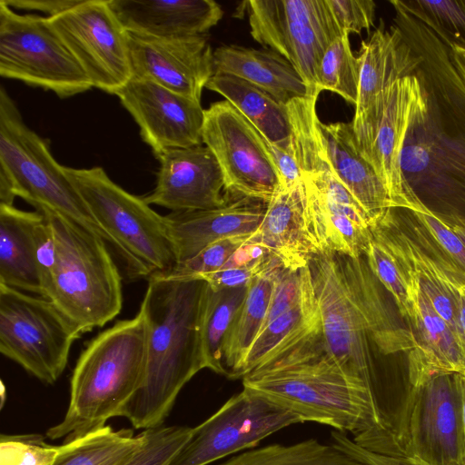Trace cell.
<instances>
[{
	"label": "cell",
	"instance_id": "cell-1",
	"mask_svg": "<svg viewBox=\"0 0 465 465\" xmlns=\"http://www.w3.org/2000/svg\"><path fill=\"white\" fill-rule=\"evenodd\" d=\"M242 385L292 411L302 422L352 433L360 446L392 435L369 386L329 354L322 333L249 372Z\"/></svg>",
	"mask_w": 465,
	"mask_h": 465
},
{
	"label": "cell",
	"instance_id": "cell-2",
	"mask_svg": "<svg viewBox=\"0 0 465 465\" xmlns=\"http://www.w3.org/2000/svg\"><path fill=\"white\" fill-rule=\"evenodd\" d=\"M207 282L153 275L140 310L148 325L145 376L122 411L135 429L163 425L183 386L204 369L200 320Z\"/></svg>",
	"mask_w": 465,
	"mask_h": 465
},
{
	"label": "cell",
	"instance_id": "cell-3",
	"mask_svg": "<svg viewBox=\"0 0 465 465\" xmlns=\"http://www.w3.org/2000/svg\"><path fill=\"white\" fill-rule=\"evenodd\" d=\"M148 334L145 316L139 310L134 318L117 321L87 343L70 379L64 418L47 430L46 437L69 440L121 416L143 385Z\"/></svg>",
	"mask_w": 465,
	"mask_h": 465
},
{
	"label": "cell",
	"instance_id": "cell-4",
	"mask_svg": "<svg viewBox=\"0 0 465 465\" xmlns=\"http://www.w3.org/2000/svg\"><path fill=\"white\" fill-rule=\"evenodd\" d=\"M49 221L55 261L45 299L83 334L114 320L123 307V285L106 242L74 221L39 208Z\"/></svg>",
	"mask_w": 465,
	"mask_h": 465
},
{
	"label": "cell",
	"instance_id": "cell-5",
	"mask_svg": "<svg viewBox=\"0 0 465 465\" xmlns=\"http://www.w3.org/2000/svg\"><path fill=\"white\" fill-rule=\"evenodd\" d=\"M21 197L35 210L56 212L93 232L116 251L114 240L90 213L64 166L53 157L45 140L30 129L2 86L0 90V203Z\"/></svg>",
	"mask_w": 465,
	"mask_h": 465
},
{
	"label": "cell",
	"instance_id": "cell-6",
	"mask_svg": "<svg viewBox=\"0 0 465 465\" xmlns=\"http://www.w3.org/2000/svg\"><path fill=\"white\" fill-rule=\"evenodd\" d=\"M64 171L131 274L150 278L173 270L177 261L164 216L113 182L102 167Z\"/></svg>",
	"mask_w": 465,
	"mask_h": 465
},
{
	"label": "cell",
	"instance_id": "cell-7",
	"mask_svg": "<svg viewBox=\"0 0 465 465\" xmlns=\"http://www.w3.org/2000/svg\"><path fill=\"white\" fill-rule=\"evenodd\" d=\"M427 105L419 77L410 75L388 86L351 122L358 149L385 185L392 208L420 212L426 206L403 175L401 153L410 127Z\"/></svg>",
	"mask_w": 465,
	"mask_h": 465
},
{
	"label": "cell",
	"instance_id": "cell-8",
	"mask_svg": "<svg viewBox=\"0 0 465 465\" xmlns=\"http://www.w3.org/2000/svg\"><path fill=\"white\" fill-rule=\"evenodd\" d=\"M81 335L50 300L0 284V352L40 381L58 380Z\"/></svg>",
	"mask_w": 465,
	"mask_h": 465
},
{
	"label": "cell",
	"instance_id": "cell-9",
	"mask_svg": "<svg viewBox=\"0 0 465 465\" xmlns=\"http://www.w3.org/2000/svg\"><path fill=\"white\" fill-rule=\"evenodd\" d=\"M398 453L427 465H465L460 374L411 385L393 436Z\"/></svg>",
	"mask_w": 465,
	"mask_h": 465
},
{
	"label": "cell",
	"instance_id": "cell-10",
	"mask_svg": "<svg viewBox=\"0 0 465 465\" xmlns=\"http://www.w3.org/2000/svg\"><path fill=\"white\" fill-rule=\"evenodd\" d=\"M0 74L60 98L93 87L48 17L19 15L0 1Z\"/></svg>",
	"mask_w": 465,
	"mask_h": 465
},
{
	"label": "cell",
	"instance_id": "cell-11",
	"mask_svg": "<svg viewBox=\"0 0 465 465\" xmlns=\"http://www.w3.org/2000/svg\"><path fill=\"white\" fill-rule=\"evenodd\" d=\"M251 35L284 57L319 96L317 72L329 45L343 32L327 0H247L238 7Z\"/></svg>",
	"mask_w": 465,
	"mask_h": 465
},
{
	"label": "cell",
	"instance_id": "cell-12",
	"mask_svg": "<svg viewBox=\"0 0 465 465\" xmlns=\"http://www.w3.org/2000/svg\"><path fill=\"white\" fill-rule=\"evenodd\" d=\"M203 143L215 156L226 193L268 203L281 185L263 136L228 101L204 110Z\"/></svg>",
	"mask_w": 465,
	"mask_h": 465
},
{
	"label": "cell",
	"instance_id": "cell-13",
	"mask_svg": "<svg viewBox=\"0 0 465 465\" xmlns=\"http://www.w3.org/2000/svg\"><path fill=\"white\" fill-rule=\"evenodd\" d=\"M48 19L93 87L115 94L133 78L129 32L108 0H83Z\"/></svg>",
	"mask_w": 465,
	"mask_h": 465
},
{
	"label": "cell",
	"instance_id": "cell-14",
	"mask_svg": "<svg viewBox=\"0 0 465 465\" xmlns=\"http://www.w3.org/2000/svg\"><path fill=\"white\" fill-rule=\"evenodd\" d=\"M300 422L292 411L243 388L210 418L192 428L168 465H207L254 447L271 434Z\"/></svg>",
	"mask_w": 465,
	"mask_h": 465
},
{
	"label": "cell",
	"instance_id": "cell-15",
	"mask_svg": "<svg viewBox=\"0 0 465 465\" xmlns=\"http://www.w3.org/2000/svg\"><path fill=\"white\" fill-rule=\"evenodd\" d=\"M309 267L326 350L347 373L369 386L376 401L368 332L346 287L336 254L319 252L311 259Z\"/></svg>",
	"mask_w": 465,
	"mask_h": 465
},
{
	"label": "cell",
	"instance_id": "cell-16",
	"mask_svg": "<svg viewBox=\"0 0 465 465\" xmlns=\"http://www.w3.org/2000/svg\"><path fill=\"white\" fill-rule=\"evenodd\" d=\"M115 95L138 124L142 139L154 156L169 149L203 144L201 103L135 77Z\"/></svg>",
	"mask_w": 465,
	"mask_h": 465
},
{
	"label": "cell",
	"instance_id": "cell-17",
	"mask_svg": "<svg viewBox=\"0 0 465 465\" xmlns=\"http://www.w3.org/2000/svg\"><path fill=\"white\" fill-rule=\"evenodd\" d=\"M129 44L133 77L201 103L213 74V51L205 35L155 38L129 33Z\"/></svg>",
	"mask_w": 465,
	"mask_h": 465
},
{
	"label": "cell",
	"instance_id": "cell-18",
	"mask_svg": "<svg viewBox=\"0 0 465 465\" xmlns=\"http://www.w3.org/2000/svg\"><path fill=\"white\" fill-rule=\"evenodd\" d=\"M159 162L154 189L143 197L172 212L217 208L229 193L220 165L205 145L174 148L155 156Z\"/></svg>",
	"mask_w": 465,
	"mask_h": 465
},
{
	"label": "cell",
	"instance_id": "cell-19",
	"mask_svg": "<svg viewBox=\"0 0 465 465\" xmlns=\"http://www.w3.org/2000/svg\"><path fill=\"white\" fill-rule=\"evenodd\" d=\"M266 206L264 202L229 193L220 207L164 215L177 263L221 239L252 234L263 220Z\"/></svg>",
	"mask_w": 465,
	"mask_h": 465
},
{
	"label": "cell",
	"instance_id": "cell-20",
	"mask_svg": "<svg viewBox=\"0 0 465 465\" xmlns=\"http://www.w3.org/2000/svg\"><path fill=\"white\" fill-rule=\"evenodd\" d=\"M246 243L266 249L285 269L297 271L309 265L320 250L308 220L303 179L278 188L267 203L261 225Z\"/></svg>",
	"mask_w": 465,
	"mask_h": 465
},
{
	"label": "cell",
	"instance_id": "cell-21",
	"mask_svg": "<svg viewBox=\"0 0 465 465\" xmlns=\"http://www.w3.org/2000/svg\"><path fill=\"white\" fill-rule=\"evenodd\" d=\"M398 258L406 268L411 286V315L408 320L413 331V345L409 354L411 384H420L443 372L465 376V351L460 341L434 310L412 271Z\"/></svg>",
	"mask_w": 465,
	"mask_h": 465
},
{
	"label": "cell",
	"instance_id": "cell-22",
	"mask_svg": "<svg viewBox=\"0 0 465 465\" xmlns=\"http://www.w3.org/2000/svg\"><path fill=\"white\" fill-rule=\"evenodd\" d=\"M124 28L155 38H184L205 34L223 15L213 0H108Z\"/></svg>",
	"mask_w": 465,
	"mask_h": 465
},
{
	"label": "cell",
	"instance_id": "cell-23",
	"mask_svg": "<svg viewBox=\"0 0 465 465\" xmlns=\"http://www.w3.org/2000/svg\"><path fill=\"white\" fill-rule=\"evenodd\" d=\"M320 130L333 173L376 223L392 205L382 181L358 149L351 123L321 122Z\"/></svg>",
	"mask_w": 465,
	"mask_h": 465
},
{
	"label": "cell",
	"instance_id": "cell-24",
	"mask_svg": "<svg viewBox=\"0 0 465 465\" xmlns=\"http://www.w3.org/2000/svg\"><path fill=\"white\" fill-rule=\"evenodd\" d=\"M213 74L243 79L283 105L295 98L316 95L284 57L266 47L219 46L213 51Z\"/></svg>",
	"mask_w": 465,
	"mask_h": 465
},
{
	"label": "cell",
	"instance_id": "cell-25",
	"mask_svg": "<svg viewBox=\"0 0 465 465\" xmlns=\"http://www.w3.org/2000/svg\"><path fill=\"white\" fill-rule=\"evenodd\" d=\"M358 59L360 86L354 115L361 114L391 84L414 75L422 61L401 30L396 25L385 29L382 21L370 38L361 42Z\"/></svg>",
	"mask_w": 465,
	"mask_h": 465
},
{
	"label": "cell",
	"instance_id": "cell-26",
	"mask_svg": "<svg viewBox=\"0 0 465 465\" xmlns=\"http://www.w3.org/2000/svg\"><path fill=\"white\" fill-rule=\"evenodd\" d=\"M302 179L308 220L320 252L354 259L365 255L372 239L369 216L363 211L324 199L309 180Z\"/></svg>",
	"mask_w": 465,
	"mask_h": 465
},
{
	"label": "cell",
	"instance_id": "cell-27",
	"mask_svg": "<svg viewBox=\"0 0 465 465\" xmlns=\"http://www.w3.org/2000/svg\"><path fill=\"white\" fill-rule=\"evenodd\" d=\"M41 218L38 211L0 204V284L43 297L35 252V230Z\"/></svg>",
	"mask_w": 465,
	"mask_h": 465
},
{
	"label": "cell",
	"instance_id": "cell-28",
	"mask_svg": "<svg viewBox=\"0 0 465 465\" xmlns=\"http://www.w3.org/2000/svg\"><path fill=\"white\" fill-rule=\"evenodd\" d=\"M321 333L320 309L311 279L297 303L259 332L248 351L239 378Z\"/></svg>",
	"mask_w": 465,
	"mask_h": 465
},
{
	"label": "cell",
	"instance_id": "cell-29",
	"mask_svg": "<svg viewBox=\"0 0 465 465\" xmlns=\"http://www.w3.org/2000/svg\"><path fill=\"white\" fill-rule=\"evenodd\" d=\"M205 88L232 104L271 143L293 150L286 106L264 90L227 74H213Z\"/></svg>",
	"mask_w": 465,
	"mask_h": 465
},
{
	"label": "cell",
	"instance_id": "cell-30",
	"mask_svg": "<svg viewBox=\"0 0 465 465\" xmlns=\"http://www.w3.org/2000/svg\"><path fill=\"white\" fill-rule=\"evenodd\" d=\"M282 267L281 262L275 257L248 284L245 299L223 342V365L229 378L238 379L240 376L248 351L263 326L275 279Z\"/></svg>",
	"mask_w": 465,
	"mask_h": 465
},
{
	"label": "cell",
	"instance_id": "cell-31",
	"mask_svg": "<svg viewBox=\"0 0 465 465\" xmlns=\"http://www.w3.org/2000/svg\"><path fill=\"white\" fill-rule=\"evenodd\" d=\"M144 430H114L110 425L64 441L52 465H123L143 445Z\"/></svg>",
	"mask_w": 465,
	"mask_h": 465
},
{
	"label": "cell",
	"instance_id": "cell-32",
	"mask_svg": "<svg viewBox=\"0 0 465 465\" xmlns=\"http://www.w3.org/2000/svg\"><path fill=\"white\" fill-rule=\"evenodd\" d=\"M247 290L248 285L213 291L207 283L200 320V350L204 369L227 376L223 342Z\"/></svg>",
	"mask_w": 465,
	"mask_h": 465
},
{
	"label": "cell",
	"instance_id": "cell-33",
	"mask_svg": "<svg viewBox=\"0 0 465 465\" xmlns=\"http://www.w3.org/2000/svg\"><path fill=\"white\" fill-rule=\"evenodd\" d=\"M220 465H366L336 444L316 439L292 445H269L248 450Z\"/></svg>",
	"mask_w": 465,
	"mask_h": 465
},
{
	"label": "cell",
	"instance_id": "cell-34",
	"mask_svg": "<svg viewBox=\"0 0 465 465\" xmlns=\"http://www.w3.org/2000/svg\"><path fill=\"white\" fill-rule=\"evenodd\" d=\"M360 86V62L351 51L349 34L337 37L326 49L317 72V91L333 92L356 105Z\"/></svg>",
	"mask_w": 465,
	"mask_h": 465
},
{
	"label": "cell",
	"instance_id": "cell-35",
	"mask_svg": "<svg viewBox=\"0 0 465 465\" xmlns=\"http://www.w3.org/2000/svg\"><path fill=\"white\" fill-rule=\"evenodd\" d=\"M430 29L448 46L465 50V0H391Z\"/></svg>",
	"mask_w": 465,
	"mask_h": 465
},
{
	"label": "cell",
	"instance_id": "cell-36",
	"mask_svg": "<svg viewBox=\"0 0 465 465\" xmlns=\"http://www.w3.org/2000/svg\"><path fill=\"white\" fill-rule=\"evenodd\" d=\"M368 265L381 284L392 295L401 317L410 319V278L401 260L383 242L372 236L365 252Z\"/></svg>",
	"mask_w": 465,
	"mask_h": 465
},
{
	"label": "cell",
	"instance_id": "cell-37",
	"mask_svg": "<svg viewBox=\"0 0 465 465\" xmlns=\"http://www.w3.org/2000/svg\"><path fill=\"white\" fill-rule=\"evenodd\" d=\"M274 258L266 249L245 242L221 269L196 278L205 281L213 291L247 286Z\"/></svg>",
	"mask_w": 465,
	"mask_h": 465
},
{
	"label": "cell",
	"instance_id": "cell-38",
	"mask_svg": "<svg viewBox=\"0 0 465 465\" xmlns=\"http://www.w3.org/2000/svg\"><path fill=\"white\" fill-rule=\"evenodd\" d=\"M186 426H159L144 430L141 448L123 465H168L190 436Z\"/></svg>",
	"mask_w": 465,
	"mask_h": 465
},
{
	"label": "cell",
	"instance_id": "cell-39",
	"mask_svg": "<svg viewBox=\"0 0 465 465\" xmlns=\"http://www.w3.org/2000/svg\"><path fill=\"white\" fill-rule=\"evenodd\" d=\"M59 450L41 434H2L0 465H52Z\"/></svg>",
	"mask_w": 465,
	"mask_h": 465
},
{
	"label": "cell",
	"instance_id": "cell-40",
	"mask_svg": "<svg viewBox=\"0 0 465 465\" xmlns=\"http://www.w3.org/2000/svg\"><path fill=\"white\" fill-rule=\"evenodd\" d=\"M251 234L227 237L214 242L193 257L176 263L165 274L173 277L196 278L221 269L229 258L248 240Z\"/></svg>",
	"mask_w": 465,
	"mask_h": 465
},
{
	"label": "cell",
	"instance_id": "cell-41",
	"mask_svg": "<svg viewBox=\"0 0 465 465\" xmlns=\"http://www.w3.org/2000/svg\"><path fill=\"white\" fill-rule=\"evenodd\" d=\"M311 279L309 265L297 271L279 270L262 330L297 303Z\"/></svg>",
	"mask_w": 465,
	"mask_h": 465
},
{
	"label": "cell",
	"instance_id": "cell-42",
	"mask_svg": "<svg viewBox=\"0 0 465 465\" xmlns=\"http://www.w3.org/2000/svg\"><path fill=\"white\" fill-rule=\"evenodd\" d=\"M411 213L427 230L449 262L465 274V245L445 220L428 206L420 212Z\"/></svg>",
	"mask_w": 465,
	"mask_h": 465
},
{
	"label": "cell",
	"instance_id": "cell-43",
	"mask_svg": "<svg viewBox=\"0 0 465 465\" xmlns=\"http://www.w3.org/2000/svg\"><path fill=\"white\" fill-rule=\"evenodd\" d=\"M341 29L361 34L374 25L376 5L371 0H327Z\"/></svg>",
	"mask_w": 465,
	"mask_h": 465
},
{
	"label": "cell",
	"instance_id": "cell-44",
	"mask_svg": "<svg viewBox=\"0 0 465 465\" xmlns=\"http://www.w3.org/2000/svg\"><path fill=\"white\" fill-rule=\"evenodd\" d=\"M35 252L45 298L54 265L55 243L52 226L43 213L35 230Z\"/></svg>",
	"mask_w": 465,
	"mask_h": 465
},
{
	"label": "cell",
	"instance_id": "cell-45",
	"mask_svg": "<svg viewBox=\"0 0 465 465\" xmlns=\"http://www.w3.org/2000/svg\"><path fill=\"white\" fill-rule=\"evenodd\" d=\"M331 435L334 444L367 465H427L400 453L384 454L363 449L339 430Z\"/></svg>",
	"mask_w": 465,
	"mask_h": 465
},
{
	"label": "cell",
	"instance_id": "cell-46",
	"mask_svg": "<svg viewBox=\"0 0 465 465\" xmlns=\"http://www.w3.org/2000/svg\"><path fill=\"white\" fill-rule=\"evenodd\" d=\"M264 143L280 175V186H290L302 179L293 150H285L265 137Z\"/></svg>",
	"mask_w": 465,
	"mask_h": 465
},
{
	"label": "cell",
	"instance_id": "cell-47",
	"mask_svg": "<svg viewBox=\"0 0 465 465\" xmlns=\"http://www.w3.org/2000/svg\"><path fill=\"white\" fill-rule=\"evenodd\" d=\"M83 0H3L11 8L37 10L48 17L59 15L78 5Z\"/></svg>",
	"mask_w": 465,
	"mask_h": 465
},
{
	"label": "cell",
	"instance_id": "cell-48",
	"mask_svg": "<svg viewBox=\"0 0 465 465\" xmlns=\"http://www.w3.org/2000/svg\"><path fill=\"white\" fill-rule=\"evenodd\" d=\"M438 213L445 220L465 245V215L453 212H450V213Z\"/></svg>",
	"mask_w": 465,
	"mask_h": 465
},
{
	"label": "cell",
	"instance_id": "cell-49",
	"mask_svg": "<svg viewBox=\"0 0 465 465\" xmlns=\"http://www.w3.org/2000/svg\"><path fill=\"white\" fill-rule=\"evenodd\" d=\"M450 57L459 74L465 82V50L457 46H449Z\"/></svg>",
	"mask_w": 465,
	"mask_h": 465
},
{
	"label": "cell",
	"instance_id": "cell-50",
	"mask_svg": "<svg viewBox=\"0 0 465 465\" xmlns=\"http://www.w3.org/2000/svg\"><path fill=\"white\" fill-rule=\"evenodd\" d=\"M459 325L461 342L465 350V281L460 287Z\"/></svg>",
	"mask_w": 465,
	"mask_h": 465
},
{
	"label": "cell",
	"instance_id": "cell-51",
	"mask_svg": "<svg viewBox=\"0 0 465 465\" xmlns=\"http://www.w3.org/2000/svg\"><path fill=\"white\" fill-rule=\"evenodd\" d=\"M460 384L462 390V400H463V420L465 428V376L460 374Z\"/></svg>",
	"mask_w": 465,
	"mask_h": 465
}]
</instances>
